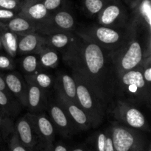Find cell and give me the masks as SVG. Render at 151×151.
Returning a JSON list of instances; mask_svg holds the SVG:
<instances>
[{"label":"cell","instance_id":"1","mask_svg":"<svg viewBox=\"0 0 151 151\" xmlns=\"http://www.w3.org/2000/svg\"><path fill=\"white\" fill-rule=\"evenodd\" d=\"M63 59L72 71L85 80L110 111L118 91V73L111 52L78 35L76 41L63 53Z\"/></svg>","mask_w":151,"mask_h":151},{"label":"cell","instance_id":"2","mask_svg":"<svg viewBox=\"0 0 151 151\" xmlns=\"http://www.w3.org/2000/svg\"><path fill=\"white\" fill-rule=\"evenodd\" d=\"M133 20L134 28L128 39L122 47L111 52L112 59L118 74L138 67L146 57L151 55L150 37L147 40L143 38L141 34L145 29L137 21Z\"/></svg>","mask_w":151,"mask_h":151},{"label":"cell","instance_id":"3","mask_svg":"<svg viewBox=\"0 0 151 151\" xmlns=\"http://www.w3.org/2000/svg\"><path fill=\"white\" fill-rule=\"evenodd\" d=\"M116 99L134 105L150 103V85L145 80L141 66L118 74V91Z\"/></svg>","mask_w":151,"mask_h":151},{"label":"cell","instance_id":"4","mask_svg":"<svg viewBox=\"0 0 151 151\" xmlns=\"http://www.w3.org/2000/svg\"><path fill=\"white\" fill-rule=\"evenodd\" d=\"M72 76L76 83L78 105L89 119L91 128H97L103 123L109 110L100 97L78 72L72 71Z\"/></svg>","mask_w":151,"mask_h":151},{"label":"cell","instance_id":"5","mask_svg":"<svg viewBox=\"0 0 151 151\" xmlns=\"http://www.w3.org/2000/svg\"><path fill=\"white\" fill-rule=\"evenodd\" d=\"M134 25V20L131 21L128 26L122 28H112L100 24L93 25L84 28L78 34L113 52L126 42L132 32Z\"/></svg>","mask_w":151,"mask_h":151},{"label":"cell","instance_id":"6","mask_svg":"<svg viewBox=\"0 0 151 151\" xmlns=\"http://www.w3.org/2000/svg\"><path fill=\"white\" fill-rule=\"evenodd\" d=\"M114 151H147L145 137L141 131L120 123H114L109 128Z\"/></svg>","mask_w":151,"mask_h":151},{"label":"cell","instance_id":"7","mask_svg":"<svg viewBox=\"0 0 151 151\" xmlns=\"http://www.w3.org/2000/svg\"><path fill=\"white\" fill-rule=\"evenodd\" d=\"M111 108L114 117L122 125L141 131H150L146 117L136 106L116 99Z\"/></svg>","mask_w":151,"mask_h":151},{"label":"cell","instance_id":"8","mask_svg":"<svg viewBox=\"0 0 151 151\" xmlns=\"http://www.w3.org/2000/svg\"><path fill=\"white\" fill-rule=\"evenodd\" d=\"M55 93L57 97V103L63 108L71 122L75 126V129L87 131L91 128L89 119L78 104L69 100L56 86Z\"/></svg>","mask_w":151,"mask_h":151},{"label":"cell","instance_id":"9","mask_svg":"<svg viewBox=\"0 0 151 151\" xmlns=\"http://www.w3.org/2000/svg\"><path fill=\"white\" fill-rule=\"evenodd\" d=\"M42 151H53L55 128L52 121L44 114H30Z\"/></svg>","mask_w":151,"mask_h":151},{"label":"cell","instance_id":"10","mask_svg":"<svg viewBox=\"0 0 151 151\" xmlns=\"http://www.w3.org/2000/svg\"><path fill=\"white\" fill-rule=\"evenodd\" d=\"M75 21L69 12L61 10L48 16L42 23L37 26L36 32H53V31H71L74 29Z\"/></svg>","mask_w":151,"mask_h":151},{"label":"cell","instance_id":"11","mask_svg":"<svg viewBox=\"0 0 151 151\" xmlns=\"http://www.w3.org/2000/svg\"><path fill=\"white\" fill-rule=\"evenodd\" d=\"M14 130L21 143L29 150H35L39 144V139L30 114L18 119L14 125Z\"/></svg>","mask_w":151,"mask_h":151},{"label":"cell","instance_id":"12","mask_svg":"<svg viewBox=\"0 0 151 151\" xmlns=\"http://www.w3.org/2000/svg\"><path fill=\"white\" fill-rule=\"evenodd\" d=\"M98 24L112 28L128 26V16L125 10L117 4H107L98 13Z\"/></svg>","mask_w":151,"mask_h":151},{"label":"cell","instance_id":"13","mask_svg":"<svg viewBox=\"0 0 151 151\" xmlns=\"http://www.w3.org/2000/svg\"><path fill=\"white\" fill-rule=\"evenodd\" d=\"M39 34L44 38L46 47L62 53L66 52L78 38V33L75 34L71 31H53Z\"/></svg>","mask_w":151,"mask_h":151},{"label":"cell","instance_id":"14","mask_svg":"<svg viewBox=\"0 0 151 151\" xmlns=\"http://www.w3.org/2000/svg\"><path fill=\"white\" fill-rule=\"evenodd\" d=\"M48 111L52 119V122L58 131L63 137H70L75 128L63 108L58 103L55 104H50Z\"/></svg>","mask_w":151,"mask_h":151},{"label":"cell","instance_id":"15","mask_svg":"<svg viewBox=\"0 0 151 151\" xmlns=\"http://www.w3.org/2000/svg\"><path fill=\"white\" fill-rule=\"evenodd\" d=\"M18 16L29 19L38 26L50 16V13L41 1L29 0L22 6Z\"/></svg>","mask_w":151,"mask_h":151},{"label":"cell","instance_id":"16","mask_svg":"<svg viewBox=\"0 0 151 151\" xmlns=\"http://www.w3.org/2000/svg\"><path fill=\"white\" fill-rule=\"evenodd\" d=\"M45 47L44 38L36 32L21 35L18 41V52L20 54L40 53Z\"/></svg>","mask_w":151,"mask_h":151},{"label":"cell","instance_id":"17","mask_svg":"<svg viewBox=\"0 0 151 151\" xmlns=\"http://www.w3.org/2000/svg\"><path fill=\"white\" fill-rule=\"evenodd\" d=\"M6 86L21 104L27 106V85L26 81L17 73L7 74L4 78Z\"/></svg>","mask_w":151,"mask_h":151},{"label":"cell","instance_id":"18","mask_svg":"<svg viewBox=\"0 0 151 151\" xmlns=\"http://www.w3.org/2000/svg\"><path fill=\"white\" fill-rule=\"evenodd\" d=\"M25 81L27 85V106L32 111H38L44 106L45 100L44 90L38 87L29 75L25 76Z\"/></svg>","mask_w":151,"mask_h":151},{"label":"cell","instance_id":"19","mask_svg":"<svg viewBox=\"0 0 151 151\" xmlns=\"http://www.w3.org/2000/svg\"><path fill=\"white\" fill-rule=\"evenodd\" d=\"M5 27L18 36L36 32L37 26L34 22L22 16H17L7 22Z\"/></svg>","mask_w":151,"mask_h":151},{"label":"cell","instance_id":"20","mask_svg":"<svg viewBox=\"0 0 151 151\" xmlns=\"http://www.w3.org/2000/svg\"><path fill=\"white\" fill-rule=\"evenodd\" d=\"M137 21L148 32H151V4L150 0H139L134 6Z\"/></svg>","mask_w":151,"mask_h":151},{"label":"cell","instance_id":"21","mask_svg":"<svg viewBox=\"0 0 151 151\" xmlns=\"http://www.w3.org/2000/svg\"><path fill=\"white\" fill-rule=\"evenodd\" d=\"M55 86L58 87L69 100L78 105L77 100L76 83L73 76H70L67 74H61L59 76L58 81L56 83Z\"/></svg>","mask_w":151,"mask_h":151},{"label":"cell","instance_id":"22","mask_svg":"<svg viewBox=\"0 0 151 151\" xmlns=\"http://www.w3.org/2000/svg\"><path fill=\"white\" fill-rule=\"evenodd\" d=\"M0 38L2 46L7 54L12 58L16 57L18 53V35L10 30H7L0 35Z\"/></svg>","mask_w":151,"mask_h":151},{"label":"cell","instance_id":"23","mask_svg":"<svg viewBox=\"0 0 151 151\" xmlns=\"http://www.w3.org/2000/svg\"><path fill=\"white\" fill-rule=\"evenodd\" d=\"M40 54V62L44 67L54 68L58 64L59 57L57 51L46 47Z\"/></svg>","mask_w":151,"mask_h":151},{"label":"cell","instance_id":"24","mask_svg":"<svg viewBox=\"0 0 151 151\" xmlns=\"http://www.w3.org/2000/svg\"><path fill=\"white\" fill-rule=\"evenodd\" d=\"M14 131V125L8 115L0 110V138L4 140L8 139Z\"/></svg>","mask_w":151,"mask_h":151},{"label":"cell","instance_id":"25","mask_svg":"<svg viewBox=\"0 0 151 151\" xmlns=\"http://www.w3.org/2000/svg\"><path fill=\"white\" fill-rule=\"evenodd\" d=\"M0 108L8 116L16 114L18 112L17 106L12 103L7 95V93L1 90H0Z\"/></svg>","mask_w":151,"mask_h":151},{"label":"cell","instance_id":"26","mask_svg":"<svg viewBox=\"0 0 151 151\" xmlns=\"http://www.w3.org/2000/svg\"><path fill=\"white\" fill-rule=\"evenodd\" d=\"M86 10L91 16L97 15L107 4V0H83Z\"/></svg>","mask_w":151,"mask_h":151},{"label":"cell","instance_id":"27","mask_svg":"<svg viewBox=\"0 0 151 151\" xmlns=\"http://www.w3.org/2000/svg\"><path fill=\"white\" fill-rule=\"evenodd\" d=\"M29 76L42 90L48 89L52 83V78L46 73H37L36 75Z\"/></svg>","mask_w":151,"mask_h":151},{"label":"cell","instance_id":"28","mask_svg":"<svg viewBox=\"0 0 151 151\" xmlns=\"http://www.w3.org/2000/svg\"><path fill=\"white\" fill-rule=\"evenodd\" d=\"M38 67V59L33 55H28L22 60V68L27 73L32 74Z\"/></svg>","mask_w":151,"mask_h":151},{"label":"cell","instance_id":"29","mask_svg":"<svg viewBox=\"0 0 151 151\" xmlns=\"http://www.w3.org/2000/svg\"><path fill=\"white\" fill-rule=\"evenodd\" d=\"M7 140H8V151H30L21 143L15 131L10 136Z\"/></svg>","mask_w":151,"mask_h":151},{"label":"cell","instance_id":"30","mask_svg":"<svg viewBox=\"0 0 151 151\" xmlns=\"http://www.w3.org/2000/svg\"><path fill=\"white\" fill-rule=\"evenodd\" d=\"M151 55H148L145 58L141 63L142 75L146 82L150 85L151 84Z\"/></svg>","mask_w":151,"mask_h":151},{"label":"cell","instance_id":"31","mask_svg":"<svg viewBox=\"0 0 151 151\" xmlns=\"http://www.w3.org/2000/svg\"><path fill=\"white\" fill-rule=\"evenodd\" d=\"M20 6L19 0H0V8L14 10Z\"/></svg>","mask_w":151,"mask_h":151},{"label":"cell","instance_id":"32","mask_svg":"<svg viewBox=\"0 0 151 151\" xmlns=\"http://www.w3.org/2000/svg\"><path fill=\"white\" fill-rule=\"evenodd\" d=\"M106 142V132H100L96 139V148L97 151H105Z\"/></svg>","mask_w":151,"mask_h":151},{"label":"cell","instance_id":"33","mask_svg":"<svg viewBox=\"0 0 151 151\" xmlns=\"http://www.w3.org/2000/svg\"><path fill=\"white\" fill-rule=\"evenodd\" d=\"M13 62L12 59L4 55H0V69L10 70L13 69Z\"/></svg>","mask_w":151,"mask_h":151},{"label":"cell","instance_id":"34","mask_svg":"<svg viewBox=\"0 0 151 151\" xmlns=\"http://www.w3.org/2000/svg\"><path fill=\"white\" fill-rule=\"evenodd\" d=\"M43 3L47 10L50 11L56 10L62 4V0H42Z\"/></svg>","mask_w":151,"mask_h":151},{"label":"cell","instance_id":"35","mask_svg":"<svg viewBox=\"0 0 151 151\" xmlns=\"http://www.w3.org/2000/svg\"><path fill=\"white\" fill-rule=\"evenodd\" d=\"M15 16H16V13L13 10L0 8V21L8 22L9 20L15 17Z\"/></svg>","mask_w":151,"mask_h":151},{"label":"cell","instance_id":"36","mask_svg":"<svg viewBox=\"0 0 151 151\" xmlns=\"http://www.w3.org/2000/svg\"><path fill=\"white\" fill-rule=\"evenodd\" d=\"M106 147H105V151H114V147L113 141H112L111 134L110 129L107 130L106 131Z\"/></svg>","mask_w":151,"mask_h":151},{"label":"cell","instance_id":"37","mask_svg":"<svg viewBox=\"0 0 151 151\" xmlns=\"http://www.w3.org/2000/svg\"><path fill=\"white\" fill-rule=\"evenodd\" d=\"M53 151H68V149L63 145L58 144L56 145H54Z\"/></svg>","mask_w":151,"mask_h":151},{"label":"cell","instance_id":"38","mask_svg":"<svg viewBox=\"0 0 151 151\" xmlns=\"http://www.w3.org/2000/svg\"><path fill=\"white\" fill-rule=\"evenodd\" d=\"M0 90L7 93V86H6L5 82H4V78L1 76H0Z\"/></svg>","mask_w":151,"mask_h":151},{"label":"cell","instance_id":"39","mask_svg":"<svg viewBox=\"0 0 151 151\" xmlns=\"http://www.w3.org/2000/svg\"><path fill=\"white\" fill-rule=\"evenodd\" d=\"M72 151H86V150L84 148H83V147H78V148L74 149Z\"/></svg>","mask_w":151,"mask_h":151},{"label":"cell","instance_id":"40","mask_svg":"<svg viewBox=\"0 0 151 151\" xmlns=\"http://www.w3.org/2000/svg\"><path fill=\"white\" fill-rule=\"evenodd\" d=\"M139 1V0H134V1H133V5H132L133 7H134V6L137 4V2H138Z\"/></svg>","mask_w":151,"mask_h":151},{"label":"cell","instance_id":"41","mask_svg":"<svg viewBox=\"0 0 151 151\" xmlns=\"http://www.w3.org/2000/svg\"><path fill=\"white\" fill-rule=\"evenodd\" d=\"M2 47V43H1V38H0V48Z\"/></svg>","mask_w":151,"mask_h":151},{"label":"cell","instance_id":"42","mask_svg":"<svg viewBox=\"0 0 151 151\" xmlns=\"http://www.w3.org/2000/svg\"><path fill=\"white\" fill-rule=\"evenodd\" d=\"M0 151H5V150H4V149H2L1 147H0Z\"/></svg>","mask_w":151,"mask_h":151},{"label":"cell","instance_id":"43","mask_svg":"<svg viewBox=\"0 0 151 151\" xmlns=\"http://www.w3.org/2000/svg\"><path fill=\"white\" fill-rule=\"evenodd\" d=\"M88 151H91V150H88Z\"/></svg>","mask_w":151,"mask_h":151}]
</instances>
